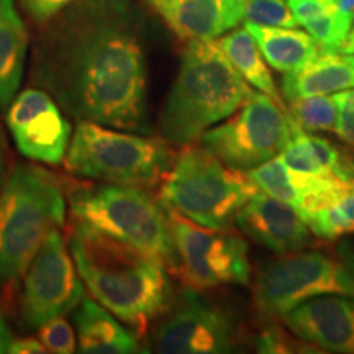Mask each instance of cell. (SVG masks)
I'll return each instance as SVG.
<instances>
[{
    "mask_svg": "<svg viewBox=\"0 0 354 354\" xmlns=\"http://www.w3.org/2000/svg\"><path fill=\"white\" fill-rule=\"evenodd\" d=\"M32 82L76 120L145 133L148 66L130 0H76L35 43Z\"/></svg>",
    "mask_w": 354,
    "mask_h": 354,
    "instance_id": "obj_1",
    "label": "cell"
},
{
    "mask_svg": "<svg viewBox=\"0 0 354 354\" xmlns=\"http://www.w3.org/2000/svg\"><path fill=\"white\" fill-rule=\"evenodd\" d=\"M84 299V282L61 233L44 238L24 276L20 318L28 330H38L53 318L64 317Z\"/></svg>",
    "mask_w": 354,
    "mask_h": 354,
    "instance_id": "obj_12",
    "label": "cell"
},
{
    "mask_svg": "<svg viewBox=\"0 0 354 354\" xmlns=\"http://www.w3.org/2000/svg\"><path fill=\"white\" fill-rule=\"evenodd\" d=\"M76 0H21V6L38 24H48Z\"/></svg>",
    "mask_w": 354,
    "mask_h": 354,
    "instance_id": "obj_31",
    "label": "cell"
},
{
    "mask_svg": "<svg viewBox=\"0 0 354 354\" xmlns=\"http://www.w3.org/2000/svg\"><path fill=\"white\" fill-rule=\"evenodd\" d=\"M348 88H354V55L342 51H318L310 63L287 73L282 81V92L289 102Z\"/></svg>",
    "mask_w": 354,
    "mask_h": 354,
    "instance_id": "obj_17",
    "label": "cell"
},
{
    "mask_svg": "<svg viewBox=\"0 0 354 354\" xmlns=\"http://www.w3.org/2000/svg\"><path fill=\"white\" fill-rule=\"evenodd\" d=\"M167 223L177 254V271L197 290L225 284L246 286L251 266L241 234L230 228H210L166 207Z\"/></svg>",
    "mask_w": 354,
    "mask_h": 354,
    "instance_id": "obj_10",
    "label": "cell"
},
{
    "mask_svg": "<svg viewBox=\"0 0 354 354\" xmlns=\"http://www.w3.org/2000/svg\"><path fill=\"white\" fill-rule=\"evenodd\" d=\"M287 115L295 125L308 133L335 131L338 102L335 95H312L290 102Z\"/></svg>",
    "mask_w": 354,
    "mask_h": 354,
    "instance_id": "obj_22",
    "label": "cell"
},
{
    "mask_svg": "<svg viewBox=\"0 0 354 354\" xmlns=\"http://www.w3.org/2000/svg\"><path fill=\"white\" fill-rule=\"evenodd\" d=\"M258 353H322L317 346L310 344L299 336H290L281 326L269 325L256 338Z\"/></svg>",
    "mask_w": 354,
    "mask_h": 354,
    "instance_id": "obj_27",
    "label": "cell"
},
{
    "mask_svg": "<svg viewBox=\"0 0 354 354\" xmlns=\"http://www.w3.org/2000/svg\"><path fill=\"white\" fill-rule=\"evenodd\" d=\"M28 33L15 0H0V110L10 107L24 79Z\"/></svg>",
    "mask_w": 354,
    "mask_h": 354,
    "instance_id": "obj_19",
    "label": "cell"
},
{
    "mask_svg": "<svg viewBox=\"0 0 354 354\" xmlns=\"http://www.w3.org/2000/svg\"><path fill=\"white\" fill-rule=\"evenodd\" d=\"M250 87L215 39H190L161 113L167 143H196L216 123L245 105Z\"/></svg>",
    "mask_w": 354,
    "mask_h": 354,
    "instance_id": "obj_3",
    "label": "cell"
},
{
    "mask_svg": "<svg viewBox=\"0 0 354 354\" xmlns=\"http://www.w3.org/2000/svg\"><path fill=\"white\" fill-rule=\"evenodd\" d=\"M281 320L322 353L354 354V297L322 295L305 300Z\"/></svg>",
    "mask_w": 354,
    "mask_h": 354,
    "instance_id": "obj_14",
    "label": "cell"
},
{
    "mask_svg": "<svg viewBox=\"0 0 354 354\" xmlns=\"http://www.w3.org/2000/svg\"><path fill=\"white\" fill-rule=\"evenodd\" d=\"M245 28L258 43L264 59L279 73L297 71L318 55L315 39L302 30L286 26H266L246 21Z\"/></svg>",
    "mask_w": 354,
    "mask_h": 354,
    "instance_id": "obj_20",
    "label": "cell"
},
{
    "mask_svg": "<svg viewBox=\"0 0 354 354\" xmlns=\"http://www.w3.org/2000/svg\"><path fill=\"white\" fill-rule=\"evenodd\" d=\"M69 203L74 220L86 221L177 271L165 205L141 187L109 183L76 185L69 192Z\"/></svg>",
    "mask_w": 354,
    "mask_h": 354,
    "instance_id": "obj_7",
    "label": "cell"
},
{
    "mask_svg": "<svg viewBox=\"0 0 354 354\" xmlns=\"http://www.w3.org/2000/svg\"><path fill=\"white\" fill-rule=\"evenodd\" d=\"M342 53H346V55H354V21H353V26L351 30H349V35L348 38L344 39L342 50H339Z\"/></svg>",
    "mask_w": 354,
    "mask_h": 354,
    "instance_id": "obj_34",
    "label": "cell"
},
{
    "mask_svg": "<svg viewBox=\"0 0 354 354\" xmlns=\"http://www.w3.org/2000/svg\"><path fill=\"white\" fill-rule=\"evenodd\" d=\"M287 2L297 25L302 26L338 6V0H287Z\"/></svg>",
    "mask_w": 354,
    "mask_h": 354,
    "instance_id": "obj_30",
    "label": "cell"
},
{
    "mask_svg": "<svg viewBox=\"0 0 354 354\" xmlns=\"http://www.w3.org/2000/svg\"><path fill=\"white\" fill-rule=\"evenodd\" d=\"M174 159L166 140L79 120L64 165L71 174L86 179L151 187L165 179Z\"/></svg>",
    "mask_w": 354,
    "mask_h": 354,
    "instance_id": "obj_6",
    "label": "cell"
},
{
    "mask_svg": "<svg viewBox=\"0 0 354 354\" xmlns=\"http://www.w3.org/2000/svg\"><path fill=\"white\" fill-rule=\"evenodd\" d=\"M38 338L50 353L71 354L77 348L73 326L63 317L53 318L38 326Z\"/></svg>",
    "mask_w": 354,
    "mask_h": 354,
    "instance_id": "obj_28",
    "label": "cell"
},
{
    "mask_svg": "<svg viewBox=\"0 0 354 354\" xmlns=\"http://www.w3.org/2000/svg\"><path fill=\"white\" fill-rule=\"evenodd\" d=\"M183 39H216L236 28L243 0H146Z\"/></svg>",
    "mask_w": 354,
    "mask_h": 354,
    "instance_id": "obj_16",
    "label": "cell"
},
{
    "mask_svg": "<svg viewBox=\"0 0 354 354\" xmlns=\"http://www.w3.org/2000/svg\"><path fill=\"white\" fill-rule=\"evenodd\" d=\"M69 250L84 286L118 320L145 328L166 312L171 284L162 261L81 220Z\"/></svg>",
    "mask_w": 354,
    "mask_h": 354,
    "instance_id": "obj_2",
    "label": "cell"
},
{
    "mask_svg": "<svg viewBox=\"0 0 354 354\" xmlns=\"http://www.w3.org/2000/svg\"><path fill=\"white\" fill-rule=\"evenodd\" d=\"M292 136L287 109L263 92L202 135L201 145L221 162L248 172L281 154Z\"/></svg>",
    "mask_w": 354,
    "mask_h": 354,
    "instance_id": "obj_9",
    "label": "cell"
},
{
    "mask_svg": "<svg viewBox=\"0 0 354 354\" xmlns=\"http://www.w3.org/2000/svg\"><path fill=\"white\" fill-rule=\"evenodd\" d=\"M3 180H6V158L3 154H0V190H2Z\"/></svg>",
    "mask_w": 354,
    "mask_h": 354,
    "instance_id": "obj_36",
    "label": "cell"
},
{
    "mask_svg": "<svg viewBox=\"0 0 354 354\" xmlns=\"http://www.w3.org/2000/svg\"><path fill=\"white\" fill-rule=\"evenodd\" d=\"M234 223L243 234L277 254L297 253L312 241V232L302 216L264 192L254 194L245 203Z\"/></svg>",
    "mask_w": 354,
    "mask_h": 354,
    "instance_id": "obj_15",
    "label": "cell"
},
{
    "mask_svg": "<svg viewBox=\"0 0 354 354\" xmlns=\"http://www.w3.org/2000/svg\"><path fill=\"white\" fill-rule=\"evenodd\" d=\"M3 151H6V138H3V131L0 128V154H3Z\"/></svg>",
    "mask_w": 354,
    "mask_h": 354,
    "instance_id": "obj_37",
    "label": "cell"
},
{
    "mask_svg": "<svg viewBox=\"0 0 354 354\" xmlns=\"http://www.w3.org/2000/svg\"><path fill=\"white\" fill-rule=\"evenodd\" d=\"M322 295L354 297V256L304 250L284 254L261 269L253 287L254 307L268 320H281L305 300Z\"/></svg>",
    "mask_w": 354,
    "mask_h": 354,
    "instance_id": "obj_8",
    "label": "cell"
},
{
    "mask_svg": "<svg viewBox=\"0 0 354 354\" xmlns=\"http://www.w3.org/2000/svg\"><path fill=\"white\" fill-rule=\"evenodd\" d=\"M218 44L228 59L232 61L234 69L241 74L243 79L250 86L271 97L281 107H286L276 87V82L271 76V71H269L268 64L263 59L264 56L259 50L258 43L254 41V38L251 37V33L248 32L245 26L236 30L233 28L232 33L220 37Z\"/></svg>",
    "mask_w": 354,
    "mask_h": 354,
    "instance_id": "obj_21",
    "label": "cell"
},
{
    "mask_svg": "<svg viewBox=\"0 0 354 354\" xmlns=\"http://www.w3.org/2000/svg\"><path fill=\"white\" fill-rule=\"evenodd\" d=\"M305 223L322 240H336L354 232V192L333 205L323 207L305 218Z\"/></svg>",
    "mask_w": 354,
    "mask_h": 354,
    "instance_id": "obj_23",
    "label": "cell"
},
{
    "mask_svg": "<svg viewBox=\"0 0 354 354\" xmlns=\"http://www.w3.org/2000/svg\"><path fill=\"white\" fill-rule=\"evenodd\" d=\"M246 174L250 176V179L261 192L268 194L294 209L297 203V189L292 179V171L284 165L281 156L272 158L271 161L248 171Z\"/></svg>",
    "mask_w": 354,
    "mask_h": 354,
    "instance_id": "obj_24",
    "label": "cell"
},
{
    "mask_svg": "<svg viewBox=\"0 0 354 354\" xmlns=\"http://www.w3.org/2000/svg\"><path fill=\"white\" fill-rule=\"evenodd\" d=\"M7 353L12 354H44V353H50L44 344L39 342V339L35 338H19L15 339L13 338L10 344H8Z\"/></svg>",
    "mask_w": 354,
    "mask_h": 354,
    "instance_id": "obj_32",
    "label": "cell"
},
{
    "mask_svg": "<svg viewBox=\"0 0 354 354\" xmlns=\"http://www.w3.org/2000/svg\"><path fill=\"white\" fill-rule=\"evenodd\" d=\"M338 7L343 12H351L354 13V0H338Z\"/></svg>",
    "mask_w": 354,
    "mask_h": 354,
    "instance_id": "obj_35",
    "label": "cell"
},
{
    "mask_svg": "<svg viewBox=\"0 0 354 354\" xmlns=\"http://www.w3.org/2000/svg\"><path fill=\"white\" fill-rule=\"evenodd\" d=\"M66 220L64 187L35 165H17L0 190V294L15 289L39 246Z\"/></svg>",
    "mask_w": 354,
    "mask_h": 354,
    "instance_id": "obj_4",
    "label": "cell"
},
{
    "mask_svg": "<svg viewBox=\"0 0 354 354\" xmlns=\"http://www.w3.org/2000/svg\"><path fill=\"white\" fill-rule=\"evenodd\" d=\"M7 125L19 151L32 161L61 165L68 153L71 125L57 102L43 88H25L12 100Z\"/></svg>",
    "mask_w": 354,
    "mask_h": 354,
    "instance_id": "obj_13",
    "label": "cell"
},
{
    "mask_svg": "<svg viewBox=\"0 0 354 354\" xmlns=\"http://www.w3.org/2000/svg\"><path fill=\"white\" fill-rule=\"evenodd\" d=\"M77 348L84 354H125L138 351V339L110 310L84 297L74 313Z\"/></svg>",
    "mask_w": 354,
    "mask_h": 354,
    "instance_id": "obj_18",
    "label": "cell"
},
{
    "mask_svg": "<svg viewBox=\"0 0 354 354\" xmlns=\"http://www.w3.org/2000/svg\"><path fill=\"white\" fill-rule=\"evenodd\" d=\"M338 102V120H336L335 133L338 138L354 149V88L336 92Z\"/></svg>",
    "mask_w": 354,
    "mask_h": 354,
    "instance_id": "obj_29",
    "label": "cell"
},
{
    "mask_svg": "<svg viewBox=\"0 0 354 354\" xmlns=\"http://www.w3.org/2000/svg\"><path fill=\"white\" fill-rule=\"evenodd\" d=\"M258 194L250 176L221 162L203 146L187 145L161 185L162 205L210 228H230L238 212Z\"/></svg>",
    "mask_w": 354,
    "mask_h": 354,
    "instance_id": "obj_5",
    "label": "cell"
},
{
    "mask_svg": "<svg viewBox=\"0 0 354 354\" xmlns=\"http://www.w3.org/2000/svg\"><path fill=\"white\" fill-rule=\"evenodd\" d=\"M243 13L246 21L256 25L286 28L297 26L287 0H243Z\"/></svg>",
    "mask_w": 354,
    "mask_h": 354,
    "instance_id": "obj_26",
    "label": "cell"
},
{
    "mask_svg": "<svg viewBox=\"0 0 354 354\" xmlns=\"http://www.w3.org/2000/svg\"><path fill=\"white\" fill-rule=\"evenodd\" d=\"M12 339H13L12 331H10V328H8V325H7L6 318H3V315H2V312H0V354L7 353L8 344H10Z\"/></svg>",
    "mask_w": 354,
    "mask_h": 354,
    "instance_id": "obj_33",
    "label": "cell"
},
{
    "mask_svg": "<svg viewBox=\"0 0 354 354\" xmlns=\"http://www.w3.org/2000/svg\"><path fill=\"white\" fill-rule=\"evenodd\" d=\"M354 21V13L343 12L336 6L317 19L307 21L304 28L315 39L320 51H339L348 38Z\"/></svg>",
    "mask_w": 354,
    "mask_h": 354,
    "instance_id": "obj_25",
    "label": "cell"
},
{
    "mask_svg": "<svg viewBox=\"0 0 354 354\" xmlns=\"http://www.w3.org/2000/svg\"><path fill=\"white\" fill-rule=\"evenodd\" d=\"M241 344L240 323L221 305L185 289L154 328L153 346L165 354L233 353Z\"/></svg>",
    "mask_w": 354,
    "mask_h": 354,
    "instance_id": "obj_11",
    "label": "cell"
}]
</instances>
